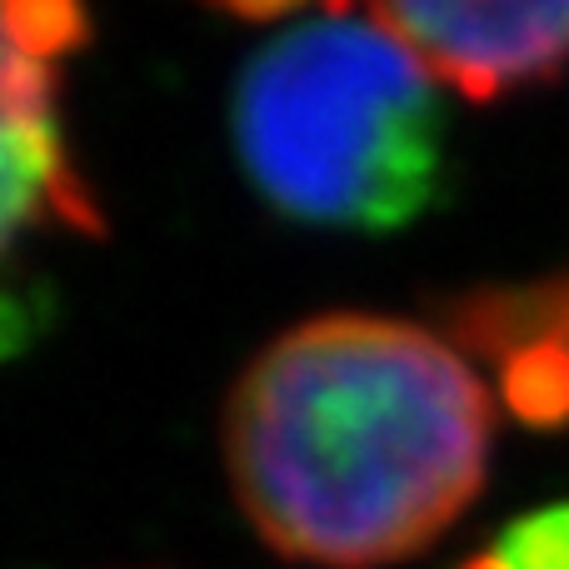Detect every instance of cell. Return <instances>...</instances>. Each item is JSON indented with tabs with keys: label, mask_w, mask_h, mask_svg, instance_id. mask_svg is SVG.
<instances>
[{
	"label": "cell",
	"mask_w": 569,
	"mask_h": 569,
	"mask_svg": "<svg viewBox=\"0 0 569 569\" xmlns=\"http://www.w3.org/2000/svg\"><path fill=\"white\" fill-rule=\"evenodd\" d=\"M490 385L425 325L320 315L250 360L226 405V470L256 535L315 569L430 550L480 495Z\"/></svg>",
	"instance_id": "obj_1"
},
{
	"label": "cell",
	"mask_w": 569,
	"mask_h": 569,
	"mask_svg": "<svg viewBox=\"0 0 569 569\" xmlns=\"http://www.w3.org/2000/svg\"><path fill=\"white\" fill-rule=\"evenodd\" d=\"M230 136L256 196L310 230L385 236L445 196L435 80L370 10H320L260 40Z\"/></svg>",
	"instance_id": "obj_2"
},
{
	"label": "cell",
	"mask_w": 569,
	"mask_h": 569,
	"mask_svg": "<svg viewBox=\"0 0 569 569\" xmlns=\"http://www.w3.org/2000/svg\"><path fill=\"white\" fill-rule=\"evenodd\" d=\"M76 6H0V266L40 236H96V196L66 140V60L86 46Z\"/></svg>",
	"instance_id": "obj_3"
},
{
	"label": "cell",
	"mask_w": 569,
	"mask_h": 569,
	"mask_svg": "<svg viewBox=\"0 0 569 569\" xmlns=\"http://www.w3.org/2000/svg\"><path fill=\"white\" fill-rule=\"evenodd\" d=\"M430 80L470 100L545 86L569 66V0L560 6H370Z\"/></svg>",
	"instance_id": "obj_4"
},
{
	"label": "cell",
	"mask_w": 569,
	"mask_h": 569,
	"mask_svg": "<svg viewBox=\"0 0 569 569\" xmlns=\"http://www.w3.org/2000/svg\"><path fill=\"white\" fill-rule=\"evenodd\" d=\"M455 335L495 365V385L530 425L569 420V276L465 300Z\"/></svg>",
	"instance_id": "obj_5"
},
{
	"label": "cell",
	"mask_w": 569,
	"mask_h": 569,
	"mask_svg": "<svg viewBox=\"0 0 569 569\" xmlns=\"http://www.w3.org/2000/svg\"><path fill=\"white\" fill-rule=\"evenodd\" d=\"M465 569H569V505L520 515Z\"/></svg>",
	"instance_id": "obj_6"
}]
</instances>
